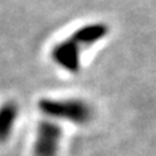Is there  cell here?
Segmentation results:
<instances>
[{
	"instance_id": "1",
	"label": "cell",
	"mask_w": 156,
	"mask_h": 156,
	"mask_svg": "<svg viewBox=\"0 0 156 156\" xmlns=\"http://www.w3.org/2000/svg\"><path fill=\"white\" fill-rule=\"evenodd\" d=\"M39 111L48 117L66 120L74 124H86L91 119V108L85 101L78 99H42Z\"/></svg>"
},
{
	"instance_id": "2",
	"label": "cell",
	"mask_w": 156,
	"mask_h": 156,
	"mask_svg": "<svg viewBox=\"0 0 156 156\" xmlns=\"http://www.w3.org/2000/svg\"><path fill=\"white\" fill-rule=\"evenodd\" d=\"M61 128L52 121H41L34 142V156H57L61 140Z\"/></svg>"
},
{
	"instance_id": "3",
	"label": "cell",
	"mask_w": 156,
	"mask_h": 156,
	"mask_svg": "<svg viewBox=\"0 0 156 156\" xmlns=\"http://www.w3.org/2000/svg\"><path fill=\"white\" fill-rule=\"evenodd\" d=\"M18 119V105L14 101H5L0 105V143L5 142L13 133Z\"/></svg>"
}]
</instances>
